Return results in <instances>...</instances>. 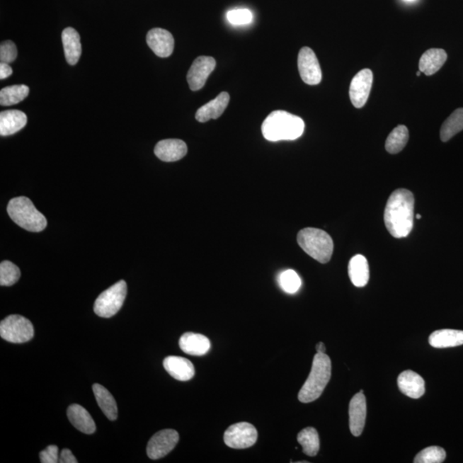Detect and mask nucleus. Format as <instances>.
Wrapping results in <instances>:
<instances>
[{"instance_id": "obj_16", "label": "nucleus", "mask_w": 463, "mask_h": 463, "mask_svg": "<svg viewBox=\"0 0 463 463\" xmlns=\"http://www.w3.org/2000/svg\"><path fill=\"white\" fill-rule=\"evenodd\" d=\"M397 384L401 393L413 399L421 398L425 391L423 377L410 370L401 373Z\"/></svg>"}, {"instance_id": "obj_25", "label": "nucleus", "mask_w": 463, "mask_h": 463, "mask_svg": "<svg viewBox=\"0 0 463 463\" xmlns=\"http://www.w3.org/2000/svg\"><path fill=\"white\" fill-rule=\"evenodd\" d=\"M447 60L445 50L433 48L424 52L420 60V71L426 76H432L440 70Z\"/></svg>"}, {"instance_id": "obj_34", "label": "nucleus", "mask_w": 463, "mask_h": 463, "mask_svg": "<svg viewBox=\"0 0 463 463\" xmlns=\"http://www.w3.org/2000/svg\"><path fill=\"white\" fill-rule=\"evenodd\" d=\"M227 18L233 25H246L253 22V16L249 10L236 9L227 12Z\"/></svg>"}, {"instance_id": "obj_11", "label": "nucleus", "mask_w": 463, "mask_h": 463, "mask_svg": "<svg viewBox=\"0 0 463 463\" xmlns=\"http://www.w3.org/2000/svg\"><path fill=\"white\" fill-rule=\"evenodd\" d=\"M217 62L212 57L200 56L194 60L188 74L190 88L199 91L205 86L207 79L215 70Z\"/></svg>"}, {"instance_id": "obj_42", "label": "nucleus", "mask_w": 463, "mask_h": 463, "mask_svg": "<svg viewBox=\"0 0 463 463\" xmlns=\"http://www.w3.org/2000/svg\"><path fill=\"white\" fill-rule=\"evenodd\" d=\"M421 72H418L416 73V75H417V76H421Z\"/></svg>"}, {"instance_id": "obj_12", "label": "nucleus", "mask_w": 463, "mask_h": 463, "mask_svg": "<svg viewBox=\"0 0 463 463\" xmlns=\"http://www.w3.org/2000/svg\"><path fill=\"white\" fill-rule=\"evenodd\" d=\"M373 74L369 69H364L353 77L349 96L352 103L356 108H363L367 103L370 92H371Z\"/></svg>"}, {"instance_id": "obj_41", "label": "nucleus", "mask_w": 463, "mask_h": 463, "mask_svg": "<svg viewBox=\"0 0 463 463\" xmlns=\"http://www.w3.org/2000/svg\"><path fill=\"white\" fill-rule=\"evenodd\" d=\"M404 1L413 2V1H416V0H404Z\"/></svg>"}, {"instance_id": "obj_8", "label": "nucleus", "mask_w": 463, "mask_h": 463, "mask_svg": "<svg viewBox=\"0 0 463 463\" xmlns=\"http://www.w3.org/2000/svg\"><path fill=\"white\" fill-rule=\"evenodd\" d=\"M257 440V429L247 422L232 425L224 433L225 444L233 449L250 448Z\"/></svg>"}, {"instance_id": "obj_17", "label": "nucleus", "mask_w": 463, "mask_h": 463, "mask_svg": "<svg viewBox=\"0 0 463 463\" xmlns=\"http://www.w3.org/2000/svg\"><path fill=\"white\" fill-rule=\"evenodd\" d=\"M164 367L173 379L188 381L195 375L194 365L188 359L181 356H168L164 361Z\"/></svg>"}, {"instance_id": "obj_5", "label": "nucleus", "mask_w": 463, "mask_h": 463, "mask_svg": "<svg viewBox=\"0 0 463 463\" xmlns=\"http://www.w3.org/2000/svg\"><path fill=\"white\" fill-rule=\"evenodd\" d=\"M299 246L304 253L321 263L330 262L334 250V243L326 232L307 227L299 232Z\"/></svg>"}, {"instance_id": "obj_7", "label": "nucleus", "mask_w": 463, "mask_h": 463, "mask_svg": "<svg viewBox=\"0 0 463 463\" xmlns=\"http://www.w3.org/2000/svg\"><path fill=\"white\" fill-rule=\"evenodd\" d=\"M33 324L21 315H10L0 324V336L11 343H24L34 336Z\"/></svg>"}, {"instance_id": "obj_29", "label": "nucleus", "mask_w": 463, "mask_h": 463, "mask_svg": "<svg viewBox=\"0 0 463 463\" xmlns=\"http://www.w3.org/2000/svg\"><path fill=\"white\" fill-rule=\"evenodd\" d=\"M409 134L405 125H398L389 133L386 140L385 149L389 153L397 154L401 152L407 145Z\"/></svg>"}, {"instance_id": "obj_6", "label": "nucleus", "mask_w": 463, "mask_h": 463, "mask_svg": "<svg viewBox=\"0 0 463 463\" xmlns=\"http://www.w3.org/2000/svg\"><path fill=\"white\" fill-rule=\"evenodd\" d=\"M127 295V282L121 280L101 292L96 299L94 311L101 318H111L120 310Z\"/></svg>"}, {"instance_id": "obj_31", "label": "nucleus", "mask_w": 463, "mask_h": 463, "mask_svg": "<svg viewBox=\"0 0 463 463\" xmlns=\"http://www.w3.org/2000/svg\"><path fill=\"white\" fill-rule=\"evenodd\" d=\"M21 272L19 268L10 261H3L0 265V285L9 287L18 282Z\"/></svg>"}, {"instance_id": "obj_1", "label": "nucleus", "mask_w": 463, "mask_h": 463, "mask_svg": "<svg viewBox=\"0 0 463 463\" xmlns=\"http://www.w3.org/2000/svg\"><path fill=\"white\" fill-rule=\"evenodd\" d=\"M414 197L407 189H398L389 196L384 210L386 229L394 238L407 237L413 226Z\"/></svg>"}, {"instance_id": "obj_9", "label": "nucleus", "mask_w": 463, "mask_h": 463, "mask_svg": "<svg viewBox=\"0 0 463 463\" xmlns=\"http://www.w3.org/2000/svg\"><path fill=\"white\" fill-rule=\"evenodd\" d=\"M180 436L176 430L166 429L160 430L150 438L147 445V455L152 460L164 457L176 448Z\"/></svg>"}, {"instance_id": "obj_23", "label": "nucleus", "mask_w": 463, "mask_h": 463, "mask_svg": "<svg viewBox=\"0 0 463 463\" xmlns=\"http://www.w3.org/2000/svg\"><path fill=\"white\" fill-rule=\"evenodd\" d=\"M348 275L352 283L357 287H363L368 283L369 265L363 255H356L348 263Z\"/></svg>"}, {"instance_id": "obj_37", "label": "nucleus", "mask_w": 463, "mask_h": 463, "mask_svg": "<svg viewBox=\"0 0 463 463\" xmlns=\"http://www.w3.org/2000/svg\"><path fill=\"white\" fill-rule=\"evenodd\" d=\"M59 462L77 463L79 461L76 460V458L74 457V455L72 454L70 450L64 449L59 455Z\"/></svg>"}, {"instance_id": "obj_19", "label": "nucleus", "mask_w": 463, "mask_h": 463, "mask_svg": "<svg viewBox=\"0 0 463 463\" xmlns=\"http://www.w3.org/2000/svg\"><path fill=\"white\" fill-rule=\"evenodd\" d=\"M210 346V340L205 336L197 333H185L180 339L181 350L189 355H205L209 352Z\"/></svg>"}, {"instance_id": "obj_2", "label": "nucleus", "mask_w": 463, "mask_h": 463, "mask_svg": "<svg viewBox=\"0 0 463 463\" xmlns=\"http://www.w3.org/2000/svg\"><path fill=\"white\" fill-rule=\"evenodd\" d=\"M304 130L302 118L281 110L270 113L262 125L263 136L270 142L297 139Z\"/></svg>"}, {"instance_id": "obj_27", "label": "nucleus", "mask_w": 463, "mask_h": 463, "mask_svg": "<svg viewBox=\"0 0 463 463\" xmlns=\"http://www.w3.org/2000/svg\"><path fill=\"white\" fill-rule=\"evenodd\" d=\"M299 444L302 446L303 452L309 457H315L320 449V440L318 432L314 428H304L297 437Z\"/></svg>"}, {"instance_id": "obj_21", "label": "nucleus", "mask_w": 463, "mask_h": 463, "mask_svg": "<svg viewBox=\"0 0 463 463\" xmlns=\"http://www.w3.org/2000/svg\"><path fill=\"white\" fill-rule=\"evenodd\" d=\"M67 416L72 425L85 434L96 432V426L91 414L82 406L72 404L67 409Z\"/></svg>"}, {"instance_id": "obj_13", "label": "nucleus", "mask_w": 463, "mask_h": 463, "mask_svg": "<svg viewBox=\"0 0 463 463\" xmlns=\"http://www.w3.org/2000/svg\"><path fill=\"white\" fill-rule=\"evenodd\" d=\"M349 428L353 436L359 437L363 433L367 419V400L363 392L356 394L349 404Z\"/></svg>"}, {"instance_id": "obj_10", "label": "nucleus", "mask_w": 463, "mask_h": 463, "mask_svg": "<svg viewBox=\"0 0 463 463\" xmlns=\"http://www.w3.org/2000/svg\"><path fill=\"white\" fill-rule=\"evenodd\" d=\"M298 67L299 75L304 83L316 85L322 80V71L315 52L304 47L299 52Z\"/></svg>"}, {"instance_id": "obj_36", "label": "nucleus", "mask_w": 463, "mask_h": 463, "mask_svg": "<svg viewBox=\"0 0 463 463\" xmlns=\"http://www.w3.org/2000/svg\"><path fill=\"white\" fill-rule=\"evenodd\" d=\"M40 462L57 463L59 462V448L56 445H50L47 449L40 452Z\"/></svg>"}, {"instance_id": "obj_33", "label": "nucleus", "mask_w": 463, "mask_h": 463, "mask_svg": "<svg viewBox=\"0 0 463 463\" xmlns=\"http://www.w3.org/2000/svg\"><path fill=\"white\" fill-rule=\"evenodd\" d=\"M280 287L287 294H295L302 287V279L295 270H287L283 271L279 276Z\"/></svg>"}, {"instance_id": "obj_35", "label": "nucleus", "mask_w": 463, "mask_h": 463, "mask_svg": "<svg viewBox=\"0 0 463 463\" xmlns=\"http://www.w3.org/2000/svg\"><path fill=\"white\" fill-rule=\"evenodd\" d=\"M17 47L11 40H5L0 46V61L1 63L11 64L17 59Z\"/></svg>"}, {"instance_id": "obj_22", "label": "nucleus", "mask_w": 463, "mask_h": 463, "mask_svg": "<svg viewBox=\"0 0 463 463\" xmlns=\"http://www.w3.org/2000/svg\"><path fill=\"white\" fill-rule=\"evenodd\" d=\"M61 38H62L64 56L67 63L71 66H75L82 55L80 35L74 28L69 27L64 28Z\"/></svg>"}, {"instance_id": "obj_26", "label": "nucleus", "mask_w": 463, "mask_h": 463, "mask_svg": "<svg viewBox=\"0 0 463 463\" xmlns=\"http://www.w3.org/2000/svg\"><path fill=\"white\" fill-rule=\"evenodd\" d=\"M97 404L108 420L115 421L118 417V407L115 398L112 394L103 387V385L95 384L93 385Z\"/></svg>"}, {"instance_id": "obj_14", "label": "nucleus", "mask_w": 463, "mask_h": 463, "mask_svg": "<svg viewBox=\"0 0 463 463\" xmlns=\"http://www.w3.org/2000/svg\"><path fill=\"white\" fill-rule=\"evenodd\" d=\"M146 40L150 50L158 57L168 58L173 54L174 39L168 30L159 28H153L149 31Z\"/></svg>"}, {"instance_id": "obj_20", "label": "nucleus", "mask_w": 463, "mask_h": 463, "mask_svg": "<svg viewBox=\"0 0 463 463\" xmlns=\"http://www.w3.org/2000/svg\"><path fill=\"white\" fill-rule=\"evenodd\" d=\"M25 113L19 110H7L0 113V135L2 137L13 135L25 127L27 124Z\"/></svg>"}, {"instance_id": "obj_24", "label": "nucleus", "mask_w": 463, "mask_h": 463, "mask_svg": "<svg viewBox=\"0 0 463 463\" xmlns=\"http://www.w3.org/2000/svg\"><path fill=\"white\" fill-rule=\"evenodd\" d=\"M430 346L435 348H447L463 345V331L457 330H440L429 337Z\"/></svg>"}, {"instance_id": "obj_15", "label": "nucleus", "mask_w": 463, "mask_h": 463, "mask_svg": "<svg viewBox=\"0 0 463 463\" xmlns=\"http://www.w3.org/2000/svg\"><path fill=\"white\" fill-rule=\"evenodd\" d=\"M154 152L162 161H177L185 156L188 145L180 139L162 140L154 147Z\"/></svg>"}, {"instance_id": "obj_38", "label": "nucleus", "mask_w": 463, "mask_h": 463, "mask_svg": "<svg viewBox=\"0 0 463 463\" xmlns=\"http://www.w3.org/2000/svg\"><path fill=\"white\" fill-rule=\"evenodd\" d=\"M12 74V69L9 64H0V79H6Z\"/></svg>"}, {"instance_id": "obj_39", "label": "nucleus", "mask_w": 463, "mask_h": 463, "mask_svg": "<svg viewBox=\"0 0 463 463\" xmlns=\"http://www.w3.org/2000/svg\"><path fill=\"white\" fill-rule=\"evenodd\" d=\"M316 349L318 353H326V345H324V343H318V345H316Z\"/></svg>"}, {"instance_id": "obj_32", "label": "nucleus", "mask_w": 463, "mask_h": 463, "mask_svg": "<svg viewBox=\"0 0 463 463\" xmlns=\"http://www.w3.org/2000/svg\"><path fill=\"white\" fill-rule=\"evenodd\" d=\"M446 452L441 447L430 446L421 450L414 458V463H441L445 460Z\"/></svg>"}, {"instance_id": "obj_40", "label": "nucleus", "mask_w": 463, "mask_h": 463, "mask_svg": "<svg viewBox=\"0 0 463 463\" xmlns=\"http://www.w3.org/2000/svg\"><path fill=\"white\" fill-rule=\"evenodd\" d=\"M416 218H417V219H419V220H421V215H416Z\"/></svg>"}, {"instance_id": "obj_28", "label": "nucleus", "mask_w": 463, "mask_h": 463, "mask_svg": "<svg viewBox=\"0 0 463 463\" xmlns=\"http://www.w3.org/2000/svg\"><path fill=\"white\" fill-rule=\"evenodd\" d=\"M463 130V108H458L452 113L442 124L440 130V137L442 142H448L450 138L456 136Z\"/></svg>"}, {"instance_id": "obj_30", "label": "nucleus", "mask_w": 463, "mask_h": 463, "mask_svg": "<svg viewBox=\"0 0 463 463\" xmlns=\"http://www.w3.org/2000/svg\"><path fill=\"white\" fill-rule=\"evenodd\" d=\"M30 94V88L26 85H12L0 91V104L12 105L21 103Z\"/></svg>"}, {"instance_id": "obj_3", "label": "nucleus", "mask_w": 463, "mask_h": 463, "mask_svg": "<svg viewBox=\"0 0 463 463\" xmlns=\"http://www.w3.org/2000/svg\"><path fill=\"white\" fill-rule=\"evenodd\" d=\"M331 377V361L326 353H316L306 383L299 392V400L303 404L311 403L322 395Z\"/></svg>"}, {"instance_id": "obj_4", "label": "nucleus", "mask_w": 463, "mask_h": 463, "mask_svg": "<svg viewBox=\"0 0 463 463\" xmlns=\"http://www.w3.org/2000/svg\"><path fill=\"white\" fill-rule=\"evenodd\" d=\"M7 212L16 224L27 231L38 233L47 227L46 217L26 197L12 198L8 205Z\"/></svg>"}, {"instance_id": "obj_18", "label": "nucleus", "mask_w": 463, "mask_h": 463, "mask_svg": "<svg viewBox=\"0 0 463 463\" xmlns=\"http://www.w3.org/2000/svg\"><path fill=\"white\" fill-rule=\"evenodd\" d=\"M230 101L229 93L222 92L217 98L202 105L196 113V120L201 123L210 120H217L226 110Z\"/></svg>"}]
</instances>
